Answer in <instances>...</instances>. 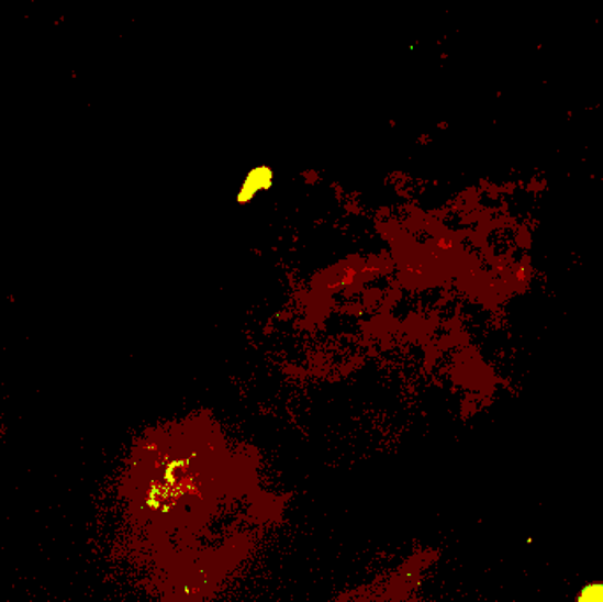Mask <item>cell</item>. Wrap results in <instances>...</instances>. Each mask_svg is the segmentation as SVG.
Here are the masks:
<instances>
[{"mask_svg": "<svg viewBox=\"0 0 603 602\" xmlns=\"http://www.w3.org/2000/svg\"><path fill=\"white\" fill-rule=\"evenodd\" d=\"M579 602H603V584H591L582 592Z\"/></svg>", "mask_w": 603, "mask_h": 602, "instance_id": "obj_1", "label": "cell"}]
</instances>
